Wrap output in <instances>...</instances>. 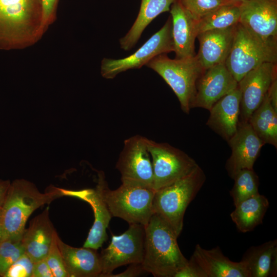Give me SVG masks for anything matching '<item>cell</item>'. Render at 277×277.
I'll return each mask as SVG.
<instances>
[{
  "label": "cell",
  "mask_w": 277,
  "mask_h": 277,
  "mask_svg": "<svg viewBox=\"0 0 277 277\" xmlns=\"http://www.w3.org/2000/svg\"><path fill=\"white\" fill-rule=\"evenodd\" d=\"M268 96L269 98L270 103L277 112V77H275L269 87L267 92Z\"/></svg>",
  "instance_id": "8d00e7d4"
},
{
  "label": "cell",
  "mask_w": 277,
  "mask_h": 277,
  "mask_svg": "<svg viewBox=\"0 0 277 277\" xmlns=\"http://www.w3.org/2000/svg\"><path fill=\"white\" fill-rule=\"evenodd\" d=\"M42 18L41 32L52 19L56 6L57 0H41Z\"/></svg>",
  "instance_id": "d6a6232c"
},
{
  "label": "cell",
  "mask_w": 277,
  "mask_h": 277,
  "mask_svg": "<svg viewBox=\"0 0 277 277\" xmlns=\"http://www.w3.org/2000/svg\"><path fill=\"white\" fill-rule=\"evenodd\" d=\"M276 76V63L266 62L249 71L238 82L241 92L240 122H248Z\"/></svg>",
  "instance_id": "4fadbf2b"
},
{
  "label": "cell",
  "mask_w": 277,
  "mask_h": 277,
  "mask_svg": "<svg viewBox=\"0 0 277 277\" xmlns=\"http://www.w3.org/2000/svg\"><path fill=\"white\" fill-rule=\"evenodd\" d=\"M239 5L225 4L196 21L198 34L208 30L225 29L236 25L239 23L240 16Z\"/></svg>",
  "instance_id": "4316f807"
},
{
  "label": "cell",
  "mask_w": 277,
  "mask_h": 277,
  "mask_svg": "<svg viewBox=\"0 0 277 277\" xmlns=\"http://www.w3.org/2000/svg\"><path fill=\"white\" fill-rule=\"evenodd\" d=\"M145 237V226L140 224H130L128 230L121 235L112 234L110 244L100 254L102 266L100 276L107 277L121 266L142 263Z\"/></svg>",
  "instance_id": "30bf717a"
},
{
  "label": "cell",
  "mask_w": 277,
  "mask_h": 277,
  "mask_svg": "<svg viewBox=\"0 0 277 277\" xmlns=\"http://www.w3.org/2000/svg\"><path fill=\"white\" fill-rule=\"evenodd\" d=\"M246 265L250 277H273L277 274V241L251 246L241 260Z\"/></svg>",
  "instance_id": "603a6c76"
},
{
  "label": "cell",
  "mask_w": 277,
  "mask_h": 277,
  "mask_svg": "<svg viewBox=\"0 0 277 277\" xmlns=\"http://www.w3.org/2000/svg\"><path fill=\"white\" fill-rule=\"evenodd\" d=\"M10 183L9 180L0 179V208L3 203Z\"/></svg>",
  "instance_id": "74e56055"
},
{
  "label": "cell",
  "mask_w": 277,
  "mask_h": 277,
  "mask_svg": "<svg viewBox=\"0 0 277 277\" xmlns=\"http://www.w3.org/2000/svg\"><path fill=\"white\" fill-rule=\"evenodd\" d=\"M205 181V174L199 165L188 175L155 192L153 213L161 216L177 236L183 229L186 210Z\"/></svg>",
  "instance_id": "5b68a950"
},
{
  "label": "cell",
  "mask_w": 277,
  "mask_h": 277,
  "mask_svg": "<svg viewBox=\"0 0 277 277\" xmlns=\"http://www.w3.org/2000/svg\"><path fill=\"white\" fill-rule=\"evenodd\" d=\"M153 171V188L156 191L191 173L199 165L182 150L166 143L147 138Z\"/></svg>",
  "instance_id": "ba28073f"
},
{
  "label": "cell",
  "mask_w": 277,
  "mask_h": 277,
  "mask_svg": "<svg viewBox=\"0 0 277 277\" xmlns=\"http://www.w3.org/2000/svg\"><path fill=\"white\" fill-rule=\"evenodd\" d=\"M146 272L142 266V263L131 264L125 271L117 274H109L107 277H126L137 276L141 274Z\"/></svg>",
  "instance_id": "d590c367"
},
{
  "label": "cell",
  "mask_w": 277,
  "mask_h": 277,
  "mask_svg": "<svg viewBox=\"0 0 277 277\" xmlns=\"http://www.w3.org/2000/svg\"><path fill=\"white\" fill-rule=\"evenodd\" d=\"M58 190L61 196L77 197L91 205L94 212V221L83 247L98 249L107 240L106 229L112 216L103 198L99 182H97L94 189L73 191L58 189Z\"/></svg>",
  "instance_id": "2e32d148"
},
{
  "label": "cell",
  "mask_w": 277,
  "mask_h": 277,
  "mask_svg": "<svg viewBox=\"0 0 277 277\" xmlns=\"http://www.w3.org/2000/svg\"><path fill=\"white\" fill-rule=\"evenodd\" d=\"M174 51L172 22L170 16L162 28L133 54L120 59L103 58L101 62V73L106 79H112L122 72L146 66L159 55Z\"/></svg>",
  "instance_id": "9c48e42d"
},
{
  "label": "cell",
  "mask_w": 277,
  "mask_h": 277,
  "mask_svg": "<svg viewBox=\"0 0 277 277\" xmlns=\"http://www.w3.org/2000/svg\"><path fill=\"white\" fill-rule=\"evenodd\" d=\"M277 45L263 42L239 23L225 64L239 82L247 73L264 63H276Z\"/></svg>",
  "instance_id": "52a82bcc"
},
{
  "label": "cell",
  "mask_w": 277,
  "mask_h": 277,
  "mask_svg": "<svg viewBox=\"0 0 277 277\" xmlns=\"http://www.w3.org/2000/svg\"><path fill=\"white\" fill-rule=\"evenodd\" d=\"M59 196L58 188L42 193L34 184L24 179L10 183L0 209L3 240H21L26 222L33 212Z\"/></svg>",
  "instance_id": "7a4b0ae2"
},
{
  "label": "cell",
  "mask_w": 277,
  "mask_h": 277,
  "mask_svg": "<svg viewBox=\"0 0 277 277\" xmlns=\"http://www.w3.org/2000/svg\"><path fill=\"white\" fill-rule=\"evenodd\" d=\"M55 231L49 217L48 208L33 219L25 229L21 241L25 253L34 263L46 258Z\"/></svg>",
  "instance_id": "7402d4cb"
},
{
  "label": "cell",
  "mask_w": 277,
  "mask_h": 277,
  "mask_svg": "<svg viewBox=\"0 0 277 277\" xmlns=\"http://www.w3.org/2000/svg\"><path fill=\"white\" fill-rule=\"evenodd\" d=\"M116 168L122 181H134L153 188V171L147 138L136 135L125 140Z\"/></svg>",
  "instance_id": "8fae6325"
},
{
  "label": "cell",
  "mask_w": 277,
  "mask_h": 277,
  "mask_svg": "<svg viewBox=\"0 0 277 277\" xmlns=\"http://www.w3.org/2000/svg\"><path fill=\"white\" fill-rule=\"evenodd\" d=\"M190 259L206 277H250L243 262L231 261L224 255L218 246L208 250L197 244Z\"/></svg>",
  "instance_id": "e0dca14e"
},
{
  "label": "cell",
  "mask_w": 277,
  "mask_h": 277,
  "mask_svg": "<svg viewBox=\"0 0 277 277\" xmlns=\"http://www.w3.org/2000/svg\"><path fill=\"white\" fill-rule=\"evenodd\" d=\"M170 11L175 58H185L195 56L194 42L198 34L196 21L186 11L178 0L172 4Z\"/></svg>",
  "instance_id": "ffe728a7"
},
{
  "label": "cell",
  "mask_w": 277,
  "mask_h": 277,
  "mask_svg": "<svg viewBox=\"0 0 277 277\" xmlns=\"http://www.w3.org/2000/svg\"><path fill=\"white\" fill-rule=\"evenodd\" d=\"M146 66L164 79L177 96L182 110L189 114L197 81L205 71L196 55L171 59L166 54H162L154 57Z\"/></svg>",
  "instance_id": "8992f818"
},
{
  "label": "cell",
  "mask_w": 277,
  "mask_h": 277,
  "mask_svg": "<svg viewBox=\"0 0 277 277\" xmlns=\"http://www.w3.org/2000/svg\"><path fill=\"white\" fill-rule=\"evenodd\" d=\"M25 253L21 240L9 239L0 242V276H3L10 266Z\"/></svg>",
  "instance_id": "f1b7e54d"
},
{
  "label": "cell",
  "mask_w": 277,
  "mask_h": 277,
  "mask_svg": "<svg viewBox=\"0 0 277 277\" xmlns=\"http://www.w3.org/2000/svg\"><path fill=\"white\" fill-rule=\"evenodd\" d=\"M145 229L143 269L155 277H175L188 262L179 247L178 236L170 225L154 213Z\"/></svg>",
  "instance_id": "6da1fadb"
},
{
  "label": "cell",
  "mask_w": 277,
  "mask_h": 277,
  "mask_svg": "<svg viewBox=\"0 0 277 277\" xmlns=\"http://www.w3.org/2000/svg\"><path fill=\"white\" fill-rule=\"evenodd\" d=\"M241 92L238 87L215 103L209 110L206 125L228 142L236 132L240 114Z\"/></svg>",
  "instance_id": "d6986e66"
},
{
  "label": "cell",
  "mask_w": 277,
  "mask_h": 277,
  "mask_svg": "<svg viewBox=\"0 0 277 277\" xmlns=\"http://www.w3.org/2000/svg\"><path fill=\"white\" fill-rule=\"evenodd\" d=\"M32 277H54L45 258L34 263Z\"/></svg>",
  "instance_id": "e575fe53"
},
{
  "label": "cell",
  "mask_w": 277,
  "mask_h": 277,
  "mask_svg": "<svg viewBox=\"0 0 277 277\" xmlns=\"http://www.w3.org/2000/svg\"><path fill=\"white\" fill-rule=\"evenodd\" d=\"M175 1L141 0L135 21L127 34L120 39L121 48L125 51L131 49L148 25L160 14L169 11Z\"/></svg>",
  "instance_id": "cb8c5ba5"
},
{
  "label": "cell",
  "mask_w": 277,
  "mask_h": 277,
  "mask_svg": "<svg viewBox=\"0 0 277 277\" xmlns=\"http://www.w3.org/2000/svg\"><path fill=\"white\" fill-rule=\"evenodd\" d=\"M227 142L231 154L226 163L225 169L232 179L241 170L253 169L265 144L248 122H240L236 132Z\"/></svg>",
  "instance_id": "9a60e30c"
},
{
  "label": "cell",
  "mask_w": 277,
  "mask_h": 277,
  "mask_svg": "<svg viewBox=\"0 0 277 277\" xmlns=\"http://www.w3.org/2000/svg\"><path fill=\"white\" fill-rule=\"evenodd\" d=\"M98 176L103 198L112 216L120 217L129 224L145 226L154 213L152 204L155 190L131 181H122L117 189L111 190L103 172Z\"/></svg>",
  "instance_id": "3957f363"
},
{
  "label": "cell",
  "mask_w": 277,
  "mask_h": 277,
  "mask_svg": "<svg viewBox=\"0 0 277 277\" xmlns=\"http://www.w3.org/2000/svg\"><path fill=\"white\" fill-rule=\"evenodd\" d=\"M1 209V208H0ZM3 240V233L1 224V219H0V242Z\"/></svg>",
  "instance_id": "ab89813d"
},
{
  "label": "cell",
  "mask_w": 277,
  "mask_h": 277,
  "mask_svg": "<svg viewBox=\"0 0 277 277\" xmlns=\"http://www.w3.org/2000/svg\"><path fill=\"white\" fill-rule=\"evenodd\" d=\"M183 8L196 21L223 5L224 0H178Z\"/></svg>",
  "instance_id": "f546056e"
},
{
  "label": "cell",
  "mask_w": 277,
  "mask_h": 277,
  "mask_svg": "<svg viewBox=\"0 0 277 277\" xmlns=\"http://www.w3.org/2000/svg\"><path fill=\"white\" fill-rule=\"evenodd\" d=\"M224 1L228 3L240 4L245 0H224Z\"/></svg>",
  "instance_id": "f35d334b"
},
{
  "label": "cell",
  "mask_w": 277,
  "mask_h": 277,
  "mask_svg": "<svg viewBox=\"0 0 277 277\" xmlns=\"http://www.w3.org/2000/svg\"><path fill=\"white\" fill-rule=\"evenodd\" d=\"M175 277H206L205 274L191 260L180 271Z\"/></svg>",
  "instance_id": "836d02e7"
},
{
  "label": "cell",
  "mask_w": 277,
  "mask_h": 277,
  "mask_svg": "<svg viewBox=\"0 0 277 277\" xmlns=\"http://www.w3.org/2000/svg\"><path fill=\"white\" fill-rule=\"evenodd\" d=\"M238 82L225 63L205 70L197 81L195 94L191 108H202L209 110L222 97L235 89Z\"/></svg>",
  "instance_id": "5bb4252c"
},
{
  "label": "cell",
  "mask_w": 277,
  "mask_h": 277,
  "mask_svg": "<svg viewBox=\"0 0 277 277\" xmlns=\"http://www.w3.org/2000/svg\"><path fill=\"white\" fill-rule=\"evenodd\" d=\"M269 206L268 199L259 193L234 206L230 217L239 231L250 232L262 223Z\"/></svg>",
  "instance_id": "d4e9b609"
},
{
  "label": "cell",
  "mask_w": 277,
  "mask_h": 277,
  "mask_svg": "<svg viewBox=\"0 0 277 277\" xmlns=\"http://www.w3.org/2000/svg\"><path fill=\"white\" fill-rule=\"evenodd\" d=\"M239 23L264 42L277 45V0H245Z\"/></svg>",
  "instance_id": "7c38bea8"
},
{
  "label": "cell",
  "mask_w": 277,
  "mask_h": 277,
  "mask_svg": "<svg viewBox=\"0 0 277 277\" xmlns=\"http://www.w3.org/2000/svg\"><path fill=\"white\" fill-rule=\"evenodd\" d=\"M57 243L68 277L100 276L102 266L96 250L72 247L64 243L58 236Z\"/></svg>",
  "instance_id": "44dd1931"
},
{
  "label": "cell",
  "mask_w": 277,
  "mask_h": 277,
  "mask_svg": "<svg viewBox=\"0 0 277 277\" xmlns=\"http://www.w3.org/2000/svg\"><path fill=\"white\" fill-rule=\"evenodd\" d=\"M41 0H0V47L10 48L41 33Z\"/></svg>",
  "instance_id": "277c9868"
},
{
  "label": "cell",
  "mask_w": 277,
  "mask_h": 277,
  "mask_svg": "<svg viewBox=\"0 0 277 277\" xmlns=\"http://www.w3.org/2000/svg\"><path fill=\"white\" fill-rule=\"evenodd\" d=\"M34 262L26 253L13 263L3 277H32Z\"/></svg>",
  "instance_id": "1f68e13d"
},
{
  "label": "cell",
  "mask_w": 277,
  "mask_h": 277,
  "mask_svg": "<svg viewBox=\"0 0 277 277\" xmlns=\"http://www.w3.org/2000/svg\"><path fill=\"white\" fill-rule=\"evenodd\" d=\"M234 184L229 193L234 206L259 193V178L253 169H244L233 177Z\"/></svg>",
  "instance_id": "83f0119b"
},
{
  "label": "cell",
  "mask_w": 277,
  "mask_h": 277,
  "mask_svg": "<svg viewBox=\"0 0 277 277\" xmlns=\"http://www.w3.org/2000/svg\"><path fill=\"white\" fill-rule=\"evenodd\" d=\"M57 237L58 235L55 231L45 259L53 272L54 277H68L58 245Z\"/></svg>",
  "instance_id": "4dcf8cb0"
},
{
  "label": "cell",
  "mask_w": 277,
  "mask_h": 277,
  "mask_svg": "<svg viewBox=\"0 0 277 277\" xmlns=\"http://www.w3.org/2000/svg\"><path fill=\"white\" fill-rule=\"evenodd\" d=\"M248 122L264 143L277 147V112L267 93L260 105L252 112Z\"/></svg>",
  "instance_id": "484cf974"
},
{
  "label": "cell",
  "mask_w": 277,
  "mask_h": 277,
  "mask_svg": "<svg viewBox=\"0 0 277 277\" xmlns=\"http://www.w3.org/2000/svg\"><path fill=\"white\" fill-rule=\"evenodd\" d=\"M236 25L208 30L197 35L200 47L196 55L204 70L225 63L233 44Z\"/></svg>",
  "instance_id": "ac0fdd59"
}]
</instances>
